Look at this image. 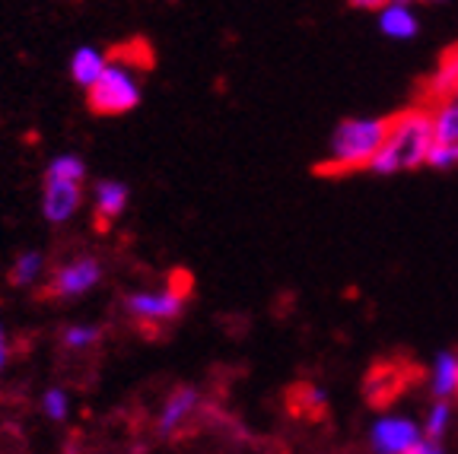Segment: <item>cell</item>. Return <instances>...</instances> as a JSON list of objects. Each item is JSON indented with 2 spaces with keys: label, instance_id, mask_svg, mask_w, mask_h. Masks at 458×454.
Segmentation results:
<instances>
[{
  "label": "cell",
  "instance_id": "cell-2",
  "mask_svg": "<svg viewBox=\"0 0 458 454\" xmlns=\"http://www.w3.org/2000/svg\"><path fill=\"white\" fill-rule=\"evenodd\" d=\"M388 124H392V118H379V114L341 118L328 137V163L325 165L335 172L369 169L372 159L386 147Z\"/></svg>",
  "mask_w": 458,
  "mask_h": 454
},
{
  "label": "cell",
  "instance_id": "cell-8",
  "mask_svg": "<svg viewBox=\"0 0 458 454\" xmlns=\"http://www.w3.org/2000/svg\"><path fill=\"white\" fill-rule=\"evenodd\" d=\"M198 404H200V391L194 388V384H182V388L172 391L169 398H165L163 410H159V416H157L159 439H169V435L179 433L182 423L198 410Z\"/></svg>",
  "mask_w": 458,
  "mask_h": 454
},
{
  "label": "cell",
  "instance_id": "cell-6",
  "mask_svg": "<svg viewBox=\"0 0 458 454\" xmlns=\"http://www.w3.org/2000/svg\"><path fill=\"white\" fill-rule=\"evenodd\" d=\"M102 280V267L96 257L83 255L77 261L64 264V267L55 273V283H51V296L57 298H80L89 290H96Z\"/></svg>",
  "mask_w": 458,
  "mask_h": 454
},
{
  "label": "cell",
  "instance_id": "cell-22",
  "mask_svg": "<svg viewBox=\"0 0 458 454\" xmlns=\"http://www.w3.org/2000/svg\"><path fill=\"white\" fill-rule=\"evenodd\" d=\"M411 454H445V448H443V441H429V439H423L420 445H417Z\"/></svg>",
  "mask_w": 458,
  "mask_h": 454
},
{
  "label": "cell",
  "instance_id": "cell-15",
  "mask_svg": "<svg viewBox=\"0 0 458 454\" xmlns=\"http://www.w3.org/2000/svg\"><path fill=\"white\" fill-rule=\"evenodd\" d=\"M458 89V51H449V55L439 61V67L429 77V93L439 96V102L455 99Z\"/></svg>",
  "mask_w": 458,
  "mask_h": 454
},
{
  "label": "cell",
  "instance_id": "cell-12",
  "mask_svg": "<svg viewBox=\"0 0 458 454\" xmlns=\"http://www.w3.org/2000/svg\"><path fill=\"white\" fill-rule=\"evenodd\" d=\"M106 67H108L106 57H102L96 48H89V45L77 48L71 57V77H73V83L83 86V89H93V86L102 80V73H106Z\"/></svg>",
  "mask_w": 458,
  "mask_h": 454
},
{
  "label": "cell",
  "instance_id": "cell-20",
  "mask_svg": "<svg viewBox=\"0 0 458 454\" xmlns=\"http://www.w3.org/2000/svg\"><path fill=\"white\" fill-rule=\"evenodd\" d=\"M429 169L437 172H452L458 169V143H437L433 153H429Z\"/></svg>",
  "mask_w": 458,
  "mask_h": 454
},
{
  "label": "cell",
  "instance_id": "cell-21",
  "mask_svg": "<svg viewBox=\"0 0 458 454\" xmlns=\"http://www.w3.org/2000/svg\"><path fill=\"white\" fill-rule=\"evenodd\" d=\"M42 410L48 419H55V423H64L67 419V394L61 388H48L42 398Z\"/></svg>",
  "mask_w": 458,
  "mask_h": 454
},
{
  "label": "cell",
  "instance_id": "cell-18",
  "mask_svg": "<svg viewBox=\"0 0 458 454\" xmlns=\"http://www.w3.org/2000/svg\"><path fill=\"white\" fill-rule=\"evenodd\" d=\"M61 340H64L67 349H89L93 343L102 340V331L93 324H71V327H64Z\"/></svg>",
  "mask_w": 458,
  "mask_h": 454
},
{
  "label": "cell",
  "instance_id": "cell-17",
  "mask_svg": "<svg viewBox=\"0 0 458 454\" xmlns=\"http://www.w3.org/2000/svg\"><path fill=\"white\" fill-rule=\"evenodd\" d=\"M45 178H55V181H71V185H80L86 178V163L73 153H61L48 163L45 169Z\"/></svg>",
  "mask_w": 458,
  "mask_h": 454
},
{
  "label": "cell",
  "instance_id": "cell-16",
  "mask_svg": "<svg viewBox=\"0 0 458 454\" xmlns=\"http://www.w3.org/2000/svg\"><path fill=\"white\" fill-rule=\"evenodd\" d=\"M42 270H45L42 251H22V255L13 261V267H10L7 280H10V286H29V283H36Z\"/></svg>",
  "mask_w": 458,
  "mask_h": 454
},
{
  "label": "cell",
  "instance_id": "cell-10",
  "mask_svg": "<svg viewBox=\"0 0 458 454\" xmlns=\"http://www.w3.org/2000/svg\"><path fill=\"white\" fill-rule=\"evenodd\" d=\"M128 198H131V191L124 181L102 178L99 185H96V229H99V232H108V226L124 214Z\"/></svg>",
  "mask_w": 458,
  "mask_h": 454
},
{
  "label": "cell",
  "instance_id": "cell-7",
  "mask_svg": "<svg viewBox=\"0 0 458 454\" xmlns=\"http://www.w3.org/2000/svg\"><path fill=\"white\" fill-rule=\"evenodd\" d=\"M376 29L388 42H414L420 36V16L411 4L392 0V4H382V10L376 13Z\"/></svg>",
  "mask_w": 458,
  "mask_h": 454
},
{
  "label": "cell",
  "instance_id": "cell-9",
  "mask_svg": "<svg viewBox=\"0 0 458 454\" xmlns=\"http://www.w3.org/2000/svg\"><path fill=\"white\" fill-rule=\"evenodd\" d=\"M80 185L71 181H55V178H45V194H42V214L48 223H67L80 206Z\"/></svg>",
  "mask_w": 458,
  "mask_h": 454
},
{
  "label": "cell",
  "instance_id": "cell-23",
  "mask_svg": "<svg viewBox=\"0 0 458 454\" xmlns=\"http://www.w3.org/2000/svg\"><path fill=\"white\" fill-rule=\"evenodd\" d=\"M7 356H10L7 334H4V324H0V372H4V366H7Z\"/></svg>",
  "mask_w": 458,
  "mask_h": 454
},
{
  "label": "cell",
  "instance_id": "cell-24",
  "mask_svg": "<svg viewBox=\"0 0 458 454\" xmlns=\"http://www.w3.org/2000/svg\"><path fill=\"white\" fill-rule=\"evenodd\" d=\"M455 99H458V89H455Z\"/></svg>",
  "mask_w": 458,
  "mask_h": 454
},
{
  "label": "cell",
  "instance_id": "cell-11",
  "mask_svg": "<svg viewBox=\"0 0 458 454\" xmlns=\"http://www.w3.org/2000/svg\"><path fill=\"white\" fill-rule=\"evenodd\" d=\"M429 394L433 400L458 398V353L455 349H439L429 362Z\"/></svg>",
  "mask_w": 458,
  "mask_h": 454
},
{
  "label": "cell",
  "instance_id": "cell-19",
  "mask_svg": "<svg viewBox=\"0 0 458 454\" xmlns=\"http://www.w3.org/2000/svg\"><path fill=\"white\" fill-rule=\"evenodd\" d=\"M296 398H300L302 410L318 413L328 407V388H322V384H302V388H296Z\"/></svg>",
  "mask_w": 458,
  "mask_h": 454
},
{
  "label": "cell",
  "instance_id": "cell-14",
  "mask_svg": "<svg viewBox=\"0 0 458 454\" xmlns=\"http://www.w3.org/2000/svg\"><path fill=\"white\" fill-rule=\"evenodd\" d=\"M429 118H433L437 143H458V99L437 102V105L429 108Z\"/></svg>",
  "mask_w": 458,
  "mask_h": 454
},
{
  "label": "cell",
  "instance_id": "cell-4",
  "mask_svg": "<svg viewBox=\"0 0 458 454\" xmlns=\"http://www.w3.org/2000/svg\"><path fill=\"white\" fill-rule=\"evenodd\" d=\"M369 451L372 454H411L427 435L414 416L404 413H382L369 426Z\"/></svg>",
  "mask_w": 458,
  "mask_h": 454
},
{
  "label": "cell",
  "instance_id": "cell-3",
  "mask_svg": "<svg viewBox=\"0 0 458 454\" xmlns=\"http://www.w3.org/2000/svg\"><path fill=\"white\" fill-rule=\"evenodd\" d=\"M89 112L102 114V118H114V114L134 112L140 105V86H137L134 73L128 64H108L99 83L89 89Z\"/></svg>",
  "mask_w": 458,
  "mask_h": 454
},
{
  "label": "cell",
  "instance_id": "cell-5",
  "mask_svg": "<svg viewBox=\"0 0 458 454\" xmlns=\"http://www.w3.org/2000/svg\"><path fill=\"white\" fill-rule=\"evenodd\" d=\"M124 308L137 321H175L185 308V292L175 283L159 292H131L124 298Z\"/></svg>",
  "mask_w": 458,
  "mask_h": 454
},
{
  "label": "cell",
  "instance_id": "cell-1",
  "mask_svg": "<svg viewBox=\"0 0 458 454\" xmlns=\"http://www.w3.org/2000/svg\"><path fill=\"white\" fill-rule=\"evenodd\" d=\"M437 147V137H433V118H429V108H408L392 118L388 124L386 147L376 159H372L369 172L372 175H398V172L420 169L429 163V153Z\"/></svg>",
  "mask_w": 458,
  "mask_h": 454
},
{
  "label": "cell",
  "instance_id": "cell-13",
  "mask_svg": "<svg viewBox=\"0 0 458 454\" xmlns=\"http://www.w3.org/2000/svg\"><path fill=\"white\" fill-rule=\"evenodd\" d=\"M420 426L429 441H443L445 433L455 426V404L452 400H433L427 407V413H423Z\"/></svg>",
  "mask_w": 458,
  "mask_h": 454
}]
</instances>
